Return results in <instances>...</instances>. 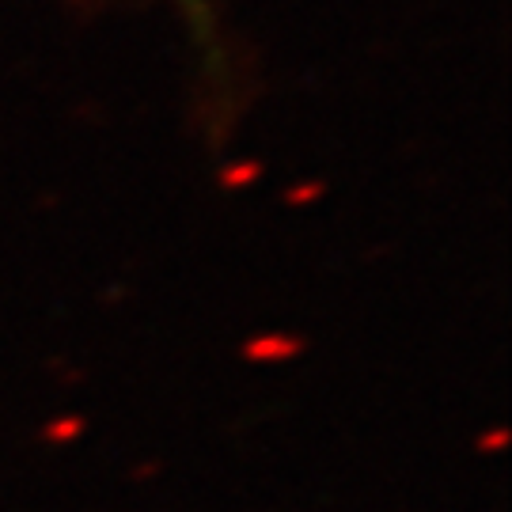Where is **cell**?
<instances>
[{"label": "cell", "instance_id": "obj_1", "mask_svg": "<svg viewBox=\"0 0 512 512\" xmlns=\"http://www.w3.org/2000/svg\"><path fill=\"white\" fill-rule=\"evenodd\" d=\"M300 342L296 338H258L247 346V357L251 361H281V357H293Z\"/></svg>", "mask_w": 512, "mask_h": 512}, {"label": "cell", "instance_id": "obj_2", "mask_svg": "<svg viewBox=\"0 0 512 512\" xmlns=\"http://www.w3.org/2000/svg\"><path fill=\"white\" fill-rule=\"evenodd\" d=\"M73 433H80V421H65V425L50 429V437H73Z\"/></svg>", "mask_w": 512, "mask_h": 512}]
</instances>
